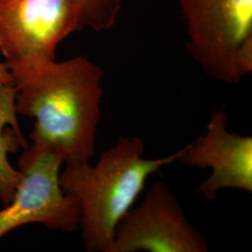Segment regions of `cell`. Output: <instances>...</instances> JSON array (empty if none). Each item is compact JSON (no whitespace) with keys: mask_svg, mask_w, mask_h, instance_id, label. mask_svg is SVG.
<instances>
[{"mask_svg":"<svg viewBox=\"0 0 252 252\" xmlns=\"http://www.w3.org/2000/svg\"><path fill=\"white\" fill-rule=\"evenodd\" d=\"M103 78L102 68L84 56L54 60L14 76L15 109L35 120L32 143L54 149L65 163L94 158Z\"/></svg>","mask_w":252,"mask_h":252,"instance_id":"cell-1","label":"cell"},{"mask_svg":"<svg viewBox=\"0 0 252 252\" xmlns=\"http://www.w3.org/2000/svg\"><path fill=\"white\" fill-rule=\"evenodd\" d=\"M141 138L120 136L116 144L89 162L65 163L60 185L77 199L81 237L87 252H111L116 229L145 189L148 179L177 162L180 150L161 158H145Z\"/></svg>","mask_w":252,"mask_h":252,"instance_id":"cell-2","label":"cell"},{"mask_svg":"<svg viewBox=\"0 0 252 252\" xmlns=\"http://www.w3.org/2000/svg\"><path fill=\"white\" fill-rule=\"evenodd\" d=\"M191 57L217 81L252 71V0H179Z\"/></svg>","mask_w":252,"mask_h":252,"instance_id":"cell-3","label":"cell"},{"mask_svg":"<svg viewBox=\"0 0 252 252\" xmlns=\"http://www.w3.org/2000/svg\"><path fill=\"white\" fill-rule=\"evenodd\" d=\"M78 30L73 0H0V52L12 78L55 60L57 46Z\"/></svg>","mask_w":252,"mask_h":252,"instance_id":"cell-4","label":"cell"},{"mask_svg":"<svg viewBox=\"0 0 252 252\" xmlns=\"http://www.w3.org/2000/svg\"><path fill=\"white\" fill-rule=\"evenodd\" d=\"M60 153L32 143L20 156L23 178L12 200L0 210V239L21 226L40 223L53 230L74 232L80 226L77 199L60 185Z\"/></svg>","mask_w":252,"mask_h":252,"instance_id":"cell-5","label":"cell"},{"mask_svg":"<svg viewBox=\"0 0 252 252\" xmlns=\"http://www.w3.org/2000/svg\"><path fill=\"white\" fill-rule=\"evenodd\" d=\"M207 252L205 236L185 216L176 195L161 181L118 224L111 252Z\"/></svg>","mask_w":252,"mask_h":252,"instance_id":"cell-6","label":"cell"},{"mask_svg":"<svg viewBox=\"0 0 252 252\" xmlns=\"http://www.w3.org/2000/svg\"><path fill=\"white\" fill-rule=\"evenodd\" d=\"M227 122L226 111L213 110L206 133L184 146L178 159L188 167L211 170L195 188L210 201L223 189L252 191V137L229 132Z\"/></svg>","mask_w":252,"mask_h":252,"instance_id":"cell-7","label":"cell"},{"mask_svg":"<svg viewBox=\"0 0 252 252\" xmlns=\"http://www.w3.org/2000/svg\"><path fill=\"white\" fill-rule=\"evenodd\" d=\"M15 93L13 85L0 86V201L3 206L12 200L23 178L9 162V155L29 147L19 126Z\"/></svg>","mask_w":252,"mask_h":252,"instance_id":"cell-8","label":"cell"},{"mask_svg":"<svg viewBox=\"0 0 252 252\" xmlns=\"http://www.w3.org/2000/svg\"><path fill=\"white\" fill-rule=\"evenodd\" d=\"M80 13L81 28L108 31L117 23L123 0H73Z\"/></svg>","mask_w":252,"mask_h":252,"instance_id":"cell-9","label":"cell"},{"mask_svg":"<svg viewBox=\"0 0 252 252\" xmlns=\"http://www.w3.org/2000/svg\"><path fill=\"white\" fill-rule=\"evenodd\" d=\"M13 85V78L4 62L0 61V86Z\"/></svg>","mask_w":252,"mask_h":252,"instance_id":"cell-10","label":"cell"}]
</instances>
